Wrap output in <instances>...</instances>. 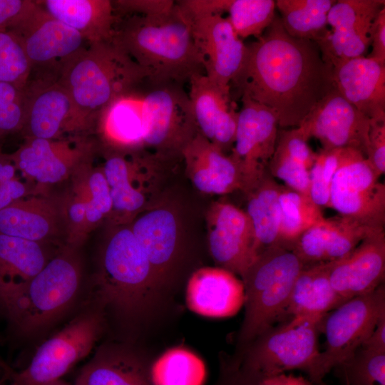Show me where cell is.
Here are the masks:
<instances>
[{
    "instance_id": "6da1fadb",
    "label": "cell",
    "mask_w": 385,
    "mask_h": 385,
    "mask_svg": "<svg viewBox=\"0 0 385 385\" xmlns=\"http://www.w3.org/2000/svg\"><path fill=\"white\" fill-rule=\"evenodd\" d=\"M247 48L245 66L231 88L272 110L279 128L299 127L335 88L317 43L289 36L277 16Z\"/></svg>"
},
{
    "instance_id": "7a4b0ae2",
    "label": "cell",
    "mask_w": 385,
    "mask_h": 385,
    "mask_svg": "<svg viewBox=\"0 0 385 385\" xmlns=\"http://www.w3.org/2000/svg\"><path fill=\"white\" fill-rule=\"evenodd\" d=\"M113 41L140 66L151 81L184 85L205 74L203 58L197 49L191 21L175 1L171 11L155 16H120Z\"/></svg>"
},
{
    "instance_id": "3957f363",
    "label": "cell",
    "mask_w": 385,
    "mask_h": 385,
    "mask_svg": "<svg viewBox=\"0 0 385 385\" xmlns=\"http://www.w3.org/2000/svg\"><path fill=\"white\" fill-rule=\"evenodd\" d=\"M151 79L113 38L88 43L61 68L58 80L81 113L96 127L101 111L115 98Z\"/></svg>"
},
{
    "instance_id": "277c9868",
    "label": "cell",
    "mask_w": 385,
    "mask_h": 385,
    "mask_svg": "<svg viewBox=\"0 0 385 385\" xmlns=\"http://www.w3.org/2000/svg\"><path fill=\"white\" fill-rule=\"evenodd\" d=\"M80 247L66 245L27 284L0 299L16 332L31 336L54 322L76 299L83 279Z\"/></svg>"
},
{
    "instance_id": "5b68a950",
    "label": "cell",
    "mask_w": 385,
    "mask_h": 385,
    "mask_svg": "<svg viewBox=\"0 0 385 385\" xmlns=\"http://www.w3.org/2000/svg\"><path fill=\"white\" fill-rule=\"evenodd\" d=\"M111 227L99 252L96 296L101 304L134 317L146 309L159 286L130 225Z\"/></svg>"
},
{
    "instance_id": "8992f818",
    "label": "cell",
    "mask_w": 385,
    "mask_h": 385,
    "mask_svg": "<svg viewBox=\"0 0 385 385\" xmlns=\"http://www.w3.org/2000/svg\"><path fill=\"white\" fill-rule=\"evenodd\" d=\"M304 265L286 245L278 243L257 257L242 281L245 312L239 344L247 347L282 321L294 282Z\"/></svg>"
},
{
    "instance_id": "52a82bcc",
    "label": "cell",
    "mask_w": 385,
    "mask_h": 385,
    "mask_svg": "<svg viewBox=\"0 0 385 385\" xmlns=\"http://www.w3.org/2000/svg\"><path fill=\"white\" fill-rule=\"evenodd\" d=\"M324 317H294L260 334L247 348L242 372L260 381L299 369L314 383Z\"/></svg>"
},
{
    "instance_id": "ba28073f",
    "label": "cell",
    "mask_w": 385,
    "mask_h": 385,
    "mask_svg": "<svg viewBox=\"0 0 385 385\" xmlns=\"http://www.w3.org/2000/svg\"><path fill=\"white\" fill-rule=\"evenodd\" d=\"M24 138L61 139L89 135L95 125L77 108L58 73L31 71L24 88Z\"/></svg>"
},
{
    "instance_id": "9c48e42d",
    "label": "cell",
    "mask_w": 385,
    "mask_h": 385,
    "mask_svg": "<svg viewBox=\"0 0 385 385\" xmlns=\"http://www.w3.org/2000/svg\"><path fill=\"white\" fill-rule=\"evenodd\" d=\"M144 149L170 160L198 133L184 85L150 80L144 88Z\"/></svg>"
},
{
    "instance_id": "30bf717a",
    "label": "cell",
    "mask_w": 385,
    "mask_h": 385,
    "mask_svg": "<svg viewBox=\"0 0 385 385\" xmlns=\"http://www.w3.org/2000/svg\"><path fill=\"white\" fill-rule=\"evenodd\" d=\"M385 316V289L382 284L374 291L353 297L327 313L321 331L325 346L317 359L314 384L347 361L371 335L379 320Z\"/></svg>"
},
{
    "instance_id": "8fae6325",
    "label": "cell",
    "mask_w": 385,
    "mask_h": 385,
    "mask_svg": "<svg viewBox=\"0 0 385 385\" xmlns=\"http://www.w3.org/2000/svg\"><path fill=\"white\" fill-rule=\"evenodd\" d=\"M101 165L108 184L112 210L109 226L130 224L146 210L154 196L164 160L146 150H102Z\"/></svg>"
},
{
    "instance_id": "7c38bea8",
    "label": "cell",
    "mask_w": 385,
    "mask_h": 385,
    "mask_svg": "<svg viewBox=\"0 0 385 385\" xmlns=\"http://www.w3.org/2000/svg\"><path fill=\"white\" fill-rule=\"evenodd\" d=\"M98 148V143L89 135L26 138L10 155L35 193L47 192L53 186L66 183L82 165L93 160Z\"/></svg>"
},
{
    "instance_id": "4fadbf2b",
    "label": "cell",
    "mask_w": 385,
    "mask_h": 385,
    "mask_svg": "<svg viewBox=\"0 0 385 385\" xmlns=\"http://www.w3.org/2000/svg\"><path fill=\"white\" fill-rule=\"evenodd\" d=\"M102 327L99 311L83 312L43 342L26 369L19 372L11 370L12 385H43L60 380L91 352Z\"/></svg>"
},
{
    "instance_id": "5bb4252c",
    "label": "cell",
    "mask_w": 385,
    "mask_h": 385,
    "mask_svg": "<svg viewBox=\"0 0 385 385\" xmlns=\"http://www.w3.org/2000/svg\"><path fill=\"white\" fill-rule=\"evenodd\" d=\"M379 178L361 152L342 148L339 165L331 183V207L339 215L384 230L385 186Z\"/></svg>"
},
{
    "instance_id": "9a60e30c",
    "label": "cell",
    "mask_w": 385,
    "mask_h": 385,
    "mask_svg": "<svg viewBox=\"0 0 385 385\" xmlns=\"http://www.w3.org/2000/svg\"><path fill=\"white\" fill-rule=\"evenodd\" d=\"M232 149L229 154L242 176L245 194L267 171L274 152L279 125L277 115L268 107L247 96H241Z\"/></svg>"
},
{
    "instance_id": "2e32d148",
    "label": "cell",
    "mask_w": 385,
    "mask_h": 385,
    "mask_svg": "<svg viewBox=\"0 0 385 385\" xmlns=\"http://www.w3.org/2000/svg\"><path fill=\"white\" fill-rule=\"evenodd\" d=\"M20 41L31 71L59 73L63 64L88 45L76 31L35 6L14 28L9 30Z\"/></svg>"
},
{
    "instance_id": "e0dca14e",
    "label": "cell",
    "mask_w": 385,
    "mask_h": 385,
    "mask_svg": "<svg viewBox=\"0 0 385 385\" xmlns=\"http://www.w3.org/2000/svg\"><path fill=\"white\" fill-rule=\"evenodd\" d=\"M61 195L68 244L81 247L89 234L107 221L112 210L110 188L101 165L94 160L82 165L67 181Z\"/></svg>"
},
{
    "instance_id": "ac0fdd59",
    "label": "cell",
    "mask_w": 385,
    "mask_h": 385,
    "mask_svg": "<svg viewBox=\"0 0 385 385\" xmlns=\"http://www.w3.org/2000/svg\"><path fill=\"white\" fill-rule=\"evenodd\" d=\"M371 120L334 88L306 116L297 128L308 140L317 138L324 150L354 148L366 156Z\"/></svg>"
},
{
    "instance_id": "d6986e66",
    "label": "cell",
    "mask_w": 385,
    "mask_h": 385,
    "mask_svg": "<svg viewBox=\"0 0 385 385\" xmlns=\"http://www.w3.org/2000/svg\"><path fill=\"white\" fill-rule=\"evenodd\" d=\"M191 31L195 46L203 58L205 75L231 93V86L247 63V45L222 14L192 20Z\"/></svg>"
},
{
    "instance_id": "ffe728a7",
    "label": "cell",
    "mask_w": 385,
    "mask_h": 385,
    "mask_svg": "<svg viewBox=\"0 0 385 385\" xmlns=\"http://www.w3.org/2000/svg\"><path fill=\"white\" fill-rule=\"evenodd\" d=\"M0 234L56 247L68 245L61 195L34 193L0 210Z\"/></svg>"
},
{
    "instance_id": "44dd1931",
    "label": "cell",
    "mask_w": 385,
    "mask_h": 385,
    "mask_svg": "<svg viewBox=\"0 0 385 385\" xmlns=\"http://www.w3.org/2000/svg\"><path fill=\"white\" fill-rule=\"evenodd\" d=\"M210 255L220 267L242 277L256 259L254 232L245 211L227 202L213 203L207 214Z\"/></svg>"
},
{
    "instance_id": "7402d4cb",
    "label": "cell",
    "mask_w": 385,
    "mask_h": 385,
    "mask_svg": "<svg viewBox=\"0 0 385 385\" xmlns=\"http://www.w3.org/2000/svg\"><path fill=\"white\" fill-rule=\"evenodd\" d=\"M188 84V94L198 133L227 154L235 142L238 114L231 93L205 74L195 75Z\"/></svg>"
},
{
    "instance_id": "603a6c76",
    "label": "cell",
    "mask_w": 385,
    "mask_h": 385,
    "mask_svg": "<svg viewBox=\"0 0 385 385\" xmlns=\"http://www.w3.org/2000/svg\"><path fill=\"white\" fill-rule=\"evenodd\" d=\"M384 277V231L368 236L347 255L331 262L329 280L344 302L374 291Z\"/></svg>"
},
{
    "instance_id": "cb8c5ba5",
    "label": "cell",
    "mask_w": 385,
    "mask_h": 385,
    "mask_svg": "<svg viewBox=\"0 0 385 385\" xmlns=\"http://www.w3.org/2000/svg\"><path fill=\"white\" fill-rule=\"evenodd\" d=\"M376 230L342 215L325 218L304 232L292 249L304 267L338 260Z\"/></svg>"
},
{
    "instance_id": "d4e9b609",
    "label": "cell",
    "mask_w": 385,
    "mask_h": 385,
    "mask_svg": "<svg viewBox=\"0 0 385 385\" xmlns=\"http://www.w3.org/2000/svg\"><path fill=\"white\" fill-rule=\"evenodd\" d=\"M244 302L242 281L221 267L200 268L188 280L186 303L197 314L212 318L232 317Z\"/></svg>"
},
{
    "instance_id": "484cf974",
    "label": "cell",
    "mask_w": 385,
    "mask_h": 385,
    "mask_svg": "<svg viewBox=\"0 0 385 385\" xmlns=\"http://www.w3.org/2000/svg\"><path fill=\"white\" fill-rule=\"evenodd\" d=\"M339 93L371 120L385 122V64L366 56L333 70Z\"/></svg>"
},
{
    "instance_id": "4316f807",
    "label": "cell",
    "mask_w": 385,
    "mask_h": 385,
    "mask_svg": "<svg viewBox=\"0 0 385 385\" xmlns=\"http://www.w3.org/2000/svg\"><path fill=\"white\" fill-rule=\"evenodd\" d=\"M181 158L188 178L199 191L224 195L242 190V176L234 160L200 134L185 145Z\"/></svg>"
},
{
    "instance_id": "83f0119b",
    "label": "cell",
    "mask_w": 385,
    "mask_h": 385,
    "mask_svg": "<svg viewBox=\"0 0 385 385\" xmlns=\"http://www.w3.org/2000/svg\"><path fill=\"white\" fill-rule=\"evenodd\" d=\"M147 83L115 98L101 111L95 131L102 150H145L143 101Z\"/></svg>"
},
{
    "instance_id": "f1b7e54d",
    "label": "cell",
    "mask_w": 385,
    "mask_h": 385,
    "mask_svg": "<svg viewBox=\"0 0 385 385\" xmlns=\"http://www.w3.org/2000/svg\"><path fill=\"white\" fill-rule=\"evenodd\" d=\"M129 225L148 258L160 288L178 252L176 217L169 209L157 207L142 212Z\"/></svg>"
},
{
    "instance_id": "f546056e",
    "label": "cell",
    "mask_w": 385,
    "mask_h": 385,
    "mask_svg": "<svg viewBox=\"0 0 385 385\" xmlns=\"http://www.w3.org/2000/svg\"><path fill=\"white\" fill-rule=\"evenodd\" d=\"M61 247L0 234V299L31 280Z\"/></svg>"
},
{
    "instance_id": "4dcf8cb0",
    "label": "cell",
    "mask_w": 385,
    "mask_h": 385,
    "mask_svg": "<svg viewBox=\"0 0 385 385\" xmlns=\"http://www.w3.org/2000/svg\"><path fill=\"white\" fill-rule=\"evenodd\" d=\"M51 16L78 31L88 43L112 39L118 16L110 0H43Z\"/></svg>"
},
{
    "instance_id": "1f68e13d",
    "label": "cell",
    "mask_w": 385,
    "mask_h": 385,
    "mask_svg": "<svg viewBox=\"0 0 385 385\" xmlns=\"http://www.w3.org/2000/svg\"><path fill=\"white\" fill-rule=\"evenodd\" d=\"M330 262L304 267L293 285L282 321L294 317H324L343 302L329 280Z\"/></svg>"
},
{
    "instance_id": "d6a6232c",
    "label": "cell",
    "mask_w": 385,
    "mask_h": 385,
    "mask_svg": "<svg viewBox=\"0 0 385 385\" xmlns=\"http://www.w3.org/2000/svg\"><path fill=\"white\" fill-rule=\"evenodd\" d=\"M280 185L267 171L260 182L245 195L247 213L254 232L255 257L279 243Z\"/></svg>"
},
{
    "instance_id": "836d02e7",
    "label": "cell",
    "mask_w": 385,
    "mask_h": 385,
    "mask_svg": "<svg viewBox=\"0 0 385 385\" xmlns=\"http://www.w3.org/2000/svg\"><path fill=\"white\" fill-rule=\"evenodd\" d=\"M75 385H152L149 372L134 356L99 351L81 371Z\"/></svg>"
},
{
    "instance_id": "e575fe53",
    "label": "cell",
    "mask_w": 385,
    "mask_h": 385,
    "mask_svg": "<svg viewBox=\"0 0 385 385\" xmlns=\"http://www.w3.org/2000/svg\"><path fill=\"white\" fill-rule=\"evenodd\" d=\"M335 0H277L276 9L287 33L319 42L329 31L327 14Z\"/></svg>"
},
{
    "instance_id": "d590c367",
    "label": "cell",
    "mask_w": 385,
    "mask_h": 385,
    "mask_svg": "<svg viewBox=\"0 0 385 385\" xmlns=\"http://www.w3.org/2000/svg\"><path fill=\"white\" fill-rule=\"evenodd\" d=\"M152 385H203L206 369L191 351L174 347L165 351L149 371Z\"/></svg>"
},
{
    "instance_id": "8d00e7d4",
    "label": "cell",
    "mask_w": 385,
    "mask_h": 385,
    "mask_svg": "<svg viewBox=\"0 0 385 385\" xmlns=\"http://www.w3.org/2000/svg\"><path fill=\"white\" fill-rule=\"evenodd\" d=\"M279 202V243L289 248L304 232L324 217L321 207L309 196L282 185Z\"/></svg>"
},
{
    "instance_id": "74e56055",
    "label": "cell",
    "mask_w": 385,
    "mask_h": 385,
    "mask_svg": "<svg viewBox=\"0 0 385 385\" xmlns=\"http://www.w3.org/2000/svg\"><path fill=\"white\" fill-rule=\"evenodd\" d=\"M384 0H339L327 14L331 30L371 36L373 23Z\"/></svg>"
},
{
    "instance_id": "f35d334b",
    "label": "cell",
    "mask_w": 385,
    "mask_h": 385,
    "mask_svg": "<svg viewBox=\"0 0 385 385\" xmlns=\"http://www.w3.org/2000/svg\"><path fill=\"white\" fill-rule=\"evenodd\" d=\"M275 1L230 0L226 17L242 40L260 37L275 17Z\"/></svg>"
},
{
    "instance_id": "ab89813d",
    "label": "cell",
    "mask_w": 385,
    "mask_h": 385,
    "mask_svg": "<svg viewBox=\"0 0 385 385\" xmlns=\"http://www.w3.org/2000/svg\"><path fill=\"white\" fill-rule=\"evenodd\" d=\"M334 369L346 385H385V351L361 346Z\"/></svg>"
},
{
    "instance_id": "60d3db41",
    "label": "cell",
    "mask_w": 385,
    "mask_h": 385,
    "mask_svg": "<svg viewBox=\"0 0 385 385\" xmlns=\"http://www.w3.org/2000/svg\"><path fill=\"white\" fill-rule=\"evenodd\" d=\"M31 73V64L17 37L0 29V81L24 88Z\"/></svg>"
},
{
    "instance_id": "b9f144b4",
    "label": "cell",
    "mask_w": 385,
    "mask_h": 385,
    "mask_svg": "<svg viewBox=\"0 0 385 385\" xmlns=\"http://www.w3.org/2000/svg\"><path fill=\"white\" fill-rule=\"evenodd\" d=\"M341 149L322 150L309 170V196L320 207H331V183L339 165Z\"/></svg>"
},
{
    "instance_id": "7bdbcfd3",
    "label": "cell",
    "mask_w": 385,
    "mask_h": 385,
    "mask_svg": "<svg viewBox=\"0 0 385 385\" xmlns=\"http://www.w3.org/2000/svg\"><path fill=\"white\" fill-rule=\"evenodd\" d=\"M267 171L274 179L282 180L288 188L309 196V170L277 145L268 164Z\"/></svg>"
},
{
    "instance_id": "ee69618b",
    "label": "cell",
    "mask_w": 385,
    "mask_h": 385,
    "mask_svg": "<svg viewBox=\"0 0 385 385\" xmlns=\"http://www.w3.org/2000/svg\"><path fill=\"white\" fill-rule=\"evenodd\" d=\"M24 88L0 81V140L20 133L24 123Z\"/></svg>"
},
{
    "instance_id": "f6af8a7d",
    "label": "cell",
    "mask_w": 385,
    "mask_h": 385,
    "mask_svg": "<svg viewBox=\"0 0 385 385\" xmlns=\"http://www.w3.org/2000/svg\"><path fill=\"white\" fill-rule=\"evenodd\" d=\"M307 141L297 128H282L278 130L276 145L299 160L310 170L317 153L312 151Z\"/></svg>"
},
{
    "instance_id": "bcb514c9",
    "label": "cell",
    "mask_w": 385,
    "mask_h": 385,
    "mask_svg": "<svg viewBox=\"0 0 385 385\" xmlns=\"http://www.w3.org/2000/svg\"><path fill=\"white\" fill-rule=\"evenodd\" d=\"M112 3L118 17L130 14L160 16L171 11L175 4L172 0H117Z\"/></svg>"
},
{
    "instance_id": "7dc6e473",
    "label": "cell",
    "mask_w": 385,
    "mask_h": 385,
    "mask_svg": "<svg viewBox=\"0 0 385 385\" xmlns=\"http://www.w3.org/2000/svg\"><path fill=\"white\" fill-rule=\"evenodd\" d=\"M366 158L380 178L385 172V122L371 120Z\"/></svg>"
},
{
    "instance_id": "c3c4849f",
    "label": "cell",
    "mask_w": 385,
    "mask_h": 385,
    "mask_svg": "<svg viewBox=\"0 0 385 385\" xmlns=\"http://www.w3.org/2000/svg\"><path fill=\"white\" fill-rule=\"evenodd\" d=\"M35 6L31 0H0V29L16 26Z\"/></svg>"
},
{
    "instance_id": "681fc988",
    "label": "cell",
    "mask_w": 385,
    "mask_h": 385,
    "mask_svg": "<svg viewBox=\"0 0 385 385\" xmlns=\"http://www.w3.org/2000/svg\"><path fill=\"white\" fill-rule=\"evenodd\" d=\"M177 4L190 21L226 13L230 0H182Z\"/></svg>"
},
{
    "instance_id": "f907efd6",
    "label": "cell",
    "mask_w": 385,
    "mask_h": 385,
    "mask_svg": "<svg viewBox=\"0 0 385 385\" xmlns=\"http://www.w3.org/2000/svg\"><path fill=\"white\" fill-rule=\"evenodd\" d=\"M35 193L34 187L22 176L0 183V210L16 200Z\"/></svg>"
},
{
    "instance_id": "816d5d0a",
    "label": "cell",
    "mask_w": 385,
    "mask_h": 385,
    "mask_svg": "<svg viewBox=\"0 0 385 385\" xmlns=\"http://www.w3.org/2000/svg\"><path fill=\"white\" fill-rule=\"evenodd\" d=\"M371 53L366 57L385 64V7L375 19L371 31Z\"/></svg>"
},
{
    "instance_id": "f5cc1de1",
    "label": "cell",
    "mask_w": 385,
    "mask_h": 385,
    "mask_svg": "<svg viewBox=\"0 0 385 385\" xmlns=\"http://www.w3.org/2000/svg\"><path fill=\"white\" fill-rule=\"evenodd\" d=\"M361 346L371 350L385 351V316L379 320L371 335Z\"/></svg>"
},
{
    "instance_id": "db71d44e",
    "label": "cell",
    "mask_w": 385,
    "mask_h": 385,
    "mask_svg": "<svg viewBox=\"0 0 385 385\" xmlns=\"http://www.w3.org/2000/svg\"><path fill=\"white\" fill-rule=\"evenodd\" d=\"M259 385H315L303 376H297L286 373L264 378L259 381Z\"/></svg>"
},
{
    "instance_id": "11a10c76",
    "label": "cell",
    "mask_w": 385,
    "mask_h": 385,
    "mask_svg": "<svg viewBox=\"0 0 385 385\" xmlns=\"http://www.w3.org/2000/svg\"><path fill=\"white\" fill-rule=\"evenodd\" d=\"M232 385H259V381L251 379L242 372Z\"/></svg>"
},
{
    "instance_id": "9f6ffc18",
    "label": "cell",
    "mask_w": 385,
    "mask_h": 385,
    "mask_svg": "<svg viewBox=\"0 0 385 385\" xmlns=\"http://www.w3.org/2000/svg\"><path fill=\"white\" fill-rule=\"evenodd\" d=\"M11 370L0 360V385H3L6 379L10 378Z\"/></svg>"
},
{
    "instance_id": "6f0895ef",
    "label": "cell",
    "mask_w": 385,
    "mask_h": 385,
    "mask_svg": "<svg viewBox=\"0 0 385 385\" xmlns=\"http://www.w3.org/2000/svg\"><path fill=\"white\" fill-rule=\"evenodd\" d=\"M43 385H69L61 380H58V381H53V382H51V383H48V384H43Z\"/></svg>"
},
{
    "instance_id": "680465c9",
    "label": "cell",
    "mask_w": 385,
    "mask_h": 385,
    "mask_svg": "<svg viewBox=\"0 0 385 385\" xmlns=\"http://www.w3.org/2000/svg\"><path fill=\"white\" fill-rule=\"evenodd\" d=\"M315 385H327V384H326L324 381H322V382H320V383H319L317 384H315Z\"/></svg>"
}]
</instances>
